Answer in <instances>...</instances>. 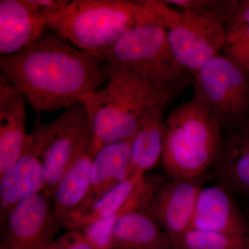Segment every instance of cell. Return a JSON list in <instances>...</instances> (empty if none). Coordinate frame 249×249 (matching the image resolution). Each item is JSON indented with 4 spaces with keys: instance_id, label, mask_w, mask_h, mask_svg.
I'll return each instance as SVG.
<instances>
[{
    "instance_id": "cell-22",
    "label": "cell",
    "mask_w": 249,
    "mask_h": 249,
    "mask_svg": "<svg viewBox=\"0 0 249 249\" xmlns=\"http://www.w3.org/2000/svg\"><path fill=\"white\" fill-rule=\"evenodd\" d=\"M224 57L249 71V24L230 22L226 28Z\"/></svg>"
},
{
    "instance_id": "cell-6",
    "label": "cell",
    "mask_w": 249,
    "mask_h": 249,
    "mask_svg": "<svg viewBox=\"0 0 249 249\" xmlns=\"http://www.w3.org/2000/svg\"><path fill=\"white\" fill-rule=\"evenodd\" d=\"M155 24L168 31V42L178 63L193 77L221 54L227 22L207 13L178 11L160 0H139Z\"/></svg>"
},
{
    "instance_id": "cell-5",
    "label": "cell",
    "mask_w": 249,
    "mask_h": 249,
    "mask_svg": "<svg viewBox=\"0 0 249 249\" xmlns=\"http://www.w3.org/2000/svg\"><path fill=\"white\" fill-rule=\"evenodd\" d=\"M103 64L107 78L118 71H138L181 94L194 83V77L174 55L168 31L155 23L141 24L124 33L103 54Z\"/></svg>"
},
{
    "instance_id": "cell-26",
    "label": "cell",
    "mask_w": 249,
    "mask_h": 249,
    "mask_svg": "<svg viewBox=\"0 0 249 249\" xmlns=\"http://www.w3.org/2000/svg\"><path fill=\"white\" fill-rule=\"evenodd\" d=\"M230 22L249 23V0H239L237 11Z\"/></svg>"
},
{
    "instance_id": "cell-2",
    "label": "cell",
    "mask_w": 249,
    "mask_h": 249,
    "mask_svg": "<svg viewBox=\"0 0 249 249\" xmlns=\"http://www.w3.org/2000/svg\"><path fill=\"white\" fill-rule=\"evenodd\" d=\"M103 89L82 100L93 136L95 154L103 145L131 138L152 108L168 106L181 93L134 71H118Z\"/></svg>"
},
{
    "instance_id": "cell-20",
    "label": "cell",
    "mask_w": 249,
    "mask_h": 249,
    "mask_svg": "<svg viewBox=\"0 0 249 249\" xmlns=\"http://www.w3.org/2000/svg\"><path fill=\"white\" fill-rule=\"evenodd\" d=\"M167 106L152 108L143 116L132 139V173H145L155 168L163 155L165 110Z\"/></svg>"
},
{
    "instance_id": "cell-12",
    "label": "cell",
    "mask_w": 249,
    "mask_h": 249,
    "mask_svg": "<svg viewBox=\"0 0 249 249\" xmlns=\"http://www.w3.org/2000/svg\"><path fill=\"white\" fill-rule=\"evenodd\" d=\"M191 228L249 239L247 218L236 204L233 194L219 183L201 188Z\"/></svg>"
},
{
    "instance_id": "cell-16",
    "label": "cell",
    "mask_w": 249,
    "mask_h": 249,
    "mask_svg": "<svg viewBox=\"0 0 249 249\" xmlns=\"http://www.w3.org/2000/svg\"><path fill=\"white\" fill-rule=\"evenodd\" d=\"M213 166L217 183L233 195L249 197V120L224 132L222 151Z\"/></svg>"
},
{
    "instance_id": "cell-28",
    "label": "cell",
    "mask_w": 249,
    "mask_h": 249,
    "mask_svg": "<svg viewBox=\"0 0 249 249\" xmlns=\"http://www.w3.org/2000/svg\"></svg>"
},
{
    "instance_id": "cell-27",
    "label": "cell",
    "mask_w": 249,
    "mask_h": 249,
    "mask_svg": "<svg viewBox=\"0 0 249 249\" xmlns=\"http://www.w3.org/2000/svg\"><path fill=\"white\" fill-rule=\"evenodd\" d=\"M246 218H247V222H248V224H249V210L248 214H247V217H246Z\"/></svg>"
},
{
    "instance_id": "cell-7",
    "label": "cell",
    "mask_w": 249,
    "mask_h": 249,
    "mask_svg": "<svg viewBox=\"0 0 249 249\" xmlns=\"http://www.w3.org/2000/svg\"><path fill=\"white\" fill-rule=\"evenodd\" d=\"M29 134L43 164L46 191L50 193L80 156L93 147L89 117L82 101L49 124L36 121Z\"/></svg>"
},
{
    "instance_id": "cell-4",
    "label": "cell",
    "mask_w": 249,
    "mask_h": 249,
    "mask_svg": "<svg viewBox=\"0 0 249 249\" xmlns=\"http://www.w3.org/2000/svg\"><path fill=\"white\" fill-rule=\"evenodd\" d=\"M223 142L220 124L193 98L165 119L162 165L171 178H201L215 163Z\"/></svg>"
},
{
    "instance_id": "cell-14",
    "label": "cell",
    "mask_w": 249,
    "mask_h": 249,
    "mask_svg": "<svg viewBox=\"0 0 249 249\" xmlns=\"http://www.w3.org/2000/svg\"><path fill=\"white\" fill-rule=\"evenodd\" d=\"M46 191L45 170L29 134L16 164L0 176V223L16 205Z\"/></svg>"
},
{
    "instance_id": "cell-13",
    "label": "cell",
    "mask_w": 249,
    "mask_h": 249,
    "mask_svg": "<svg viewBox=\"0 0 249 249\" xmlns=\"http://www.w3.org/2000/svg\"><path fill=\"white\" fill-rule=\"evenodd\" d=\"M133 137L103 145L95 154L91 165L89 195L83 206L67 221L88 212L100 198L132 175L131 152Z\"/></svg>"
},
{
    "instance_id": "cell-19",
    "label": "cell",
    "mask_w": 249,
    "mask_h": 249,
    "mask_svg": "<svg viewBox=\"0 0 249 249\" xmlns=\"http://www.w3.org/2000/svg\"><path fill=\"white\" fill-rule=\"evenodd\" d=\"M25 100L19 92L0 102V176L16 164L25 146Z\"/></svg>"
},
{
    "instance_id": "cell-18",
    "label": "cell",
    "mask_w": 249,
    "mask_h": 249,
    "mask_svg": "<svg viewBox=\"0 0 249 249\" xmlns=\"http://www.w3.org/2000/svg\"><path fill=\"white\" fill-rule=\"evenodd\" d=\"M94 155L93 147L87 150L51 192L53 215L61 227L83 206L89 195L90 172Z\"/></svg>"
},
{
    "instance_id": "cell-23",
    "label": "cell",
    "mask_w": 249,
    "mask_h": 249,
    "mask_svg": "<svg viewBox=\"0 0 249 249\" xmlns=\"http://www.w3.org/2000/svg\"><path fill=\"white\" fill-rule=\"evenodd\" d=\"M167 4L181 8L183 11L215 15L229 24L235 16L239 0H168Z\"/></svg>"
},
{
    "instance_id": "cell-17",
    "label": "cell",
    "mask_w": 249,
    "mask_h": 249,
    "mask_svg": "<svg viewBox=\"0 0 249 249\" xmlns=\"http://www.w3.org/2000/svg\"><path fill=\"white\" fill-rule=\"evenodd\" d=\"M47 27L43 16L23 0L0 1V55L17 53L40 37Z\"/></svg>"
},
{
    "instance_id": "cell-1",
    "label": "cell",
    "mask_w": 249,
    "mask_h": 249,
    "mask_svg": "<svg viewBox=\"0 0 249 249\" xmlns=\"http://www.w3.org/2000/svg\"><path fill=\"white\" fill-rule=\"evenodd\" d=\"M0 70L37 112L68 109L108 79L95 55L54 32L1 56Z\"/></svg>"
},
{
    "instance_id": "cell-10",
    "label": "cell",
    "mask_w": 249,
    "mask_h": 249,
    "mask_svg": "<svg viewBox=\"0 0 249 249\" xmlns=\"http://www.w3.org/2000/svg\"><path fill=\"white\" fill-rule=\"evenodd\" d=\"M157 187L147 179L145 173L134 172L100 198L88 212L71 218L63 227L67 231L80 233L90 227H104L121 214L146 206Z\"/></svg>"
},
{
    "instance_id": "cell-21",
    "label": "cell",
    "mask_w": 249,
    "mask_h": 249,
    "mask_svg": "<svg viewBox=\"0 0 249 249\" xmlns=\"http://www.w3.org/2000/svg\"><path fill=\"white\" fill-rule=\"evenodd\" d=\"M249 239L191 228L173 249H249Z\"/></svg>"
},
{
    "instance_id": "cell-8",
    "label": "cell",
    "mask_w": 249,
    "mask_h": 249,
    "mask_svg": "<svg viewBox=\"0 0 249 249\" xmlns=\"http://www.w3.org/2000/svg\"><path fill=\"white\" fill-rule=\"evenodd\" d=\"M193 98L202 105L223 132L249 120V71L219 54L194 78Z\"/></svg>"
},
{
    "instance_id": "cell-15",
    "label": "cell",
    "mask_w": 249,
    "mask_h": 249,
    "mask_svg": "<svg viewBox=\"0 0 249 249\" xmlns=\"http://www.w3.org/2000/svg\"><path fill=\"white\" fill-rule=\"evenodd\" d=\"M108 249H173L168 235L146 206L118 216L106 227Z\"/></svg>"
},
{
    "instance_id": "cell-3",
    "label": "cell",
    "mask_w": 249,
    "mask_h": 249,
    "mask_svg": "<svg viewBox=\"0 0 249 249\" xmlns=\"http://www.w3.org/2000/svg\"><path fill=\"white\" fill-rule=\"evenodd\" d=\"M47 27L103 63V54L129 29L152 22L139 1L74 0L46 18Z\"/></svg>"
},
{
    "instance_id": "cell-9",
    "label": "cell",
    "mask_w": 249,
    "mask_h": 249,
    "mask_svg": "<svg viewBox=\"0 0 249 249\" xmlns=\"http://www.w3.org/2000/svg\"><path fill=\"white\" fill-rule=\"evenodd\" d=\"M0 224V249H48L61 227L47 191L16 205Z\"/></svg>"
},
{
    "instance_id": "cell-11",
    "label": "cell",
    "mask_w": 249,
    "mask_h": 249,
    "mask_svg": "<svg viewBox=\"0 0 249 249\" xmlns=\"http://www.w3.org/2000/svg\"><path fill=\"white\" fill-rule=\"evenodd\" d=\"M201 188V178H172L157 187L147 209L174 246L191 228L196 201Z\"/></svg>"
},
{
    "instance_id": "cell-24",
    "label": "cell",
    "mask_w": 249,
    "mask_h": 249,
    "mask_svg": "<svg viewBox=\"0 0 249 249\" xmlns=\"http://www.w3.org/2000/svg\"><path fill=\"white\" fill-rule=\"evenodd\" d=\"M48 249H99L83 234L67 231L55 239Z\"/></svg>"
},
{
    "instance_id": "cell-25",
    "label": "cell",
    "mask_w": 249,
    "mask_h": 249,
    "mask_svg": "<svg viewBox=\"0 0 249 249\" xmlns=\"http://www.w3.org/2000/svg\"><path fill=\"white\" fill-rule=\"evenodd\" d=\"M32 9L45 18L58 14L66 7L68 0H23Z\"/></svg>"
}]
</instances>
